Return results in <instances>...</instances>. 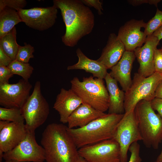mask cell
Wrapping results in <instances>:
<instances>
[{
  "instance_id": "cell-1",
  "label": "cell",
  "mask_w": 162,
  "mask_h": 162,
  "mask_svg": "<svg viewBox=\"0 0 162 162\" xmlns=\"http://www.w3.org/2000/svg\"><path fill=\"white\" fill-rule=\"evenodd\" d=\"M53 5L59 9L65 26L62 36L66 46L73 47L79 40L92 31L94 25V14L89 8L80 0H54Z\"/></svg>"
},
{
  "instance_id": "cell-2",
  "label": "cell",
  "mask_w": 162,
  "mask_h": 162,
  "mask_svg": "<svg viewBox=\"0 0 162 162\" xmlns=\"http://www.w3.org/2000/svg\"><path fill=\"white\" fill-rule=\"evenodd\" d=\"M41 143L46 162H75L79 156L67 126L62 124H49L42 134Z\"/></svg>"
},
{
  "instance_id": "cell-3",
  "label": "cell",
  "mask_w": 162,
  "mask_h": 162,
  "mask_svg": "<svg viewBox=\"0 0 162 162\" xmlns=\"http://www.w3.org/2000/svg\"><path fill=\"white\" fill-rule=\"evenodd\" d=\"M124 114H106L81 128L67 130L76 147L113 139L117 126Z\"/></svg>"
},
{
  "instance_id": "cell-4",
  "label": "cell",
  "mask_w": 162,
  "mask_h": 162,
  "mask_svg": "<svg viewBox=\"0 0 162 162\" xmlns=\"http://www.w3.org/2000/svg\"><path fill=\"white\" fill-rule=\"evenodd\" d=\"M134 110L144 144L148 148L158 149L162 141V118L155 113L150 101H140Z\"/></svg>"
},
{
  "instance_id": "cell-5",
  "label": "cell",
  "mask_w": 162,
  "mask_h": 162,
  "mask_svg": "<svg viewBox=\"0 0 162 162\" xmlns=\"http://www.w3.org/2000/svg\"><path fill=\"white\" fill-rule=\"evenodd\" d=\"M94 77L92 76L84 77L80 81L77 77H74L70 81L71 89L83 103L104 112L109 108L108 92L103 79Z\"/></svg>"
},
{
  "instance_id": "cell-6",
  "label": "cell",
  "mask_w": 162,
  "mask_h": 162,
  "mask_svg": "<svg viewBox=\"0 0 162 162\" xmlns=\"http://www.w3.org/2000/svg\"><path fill=\"white\" fill-rule=\"evenodd\" d=\"M162 81V74L157 72L148 77L135 73L130 86L125 92V113L134 109L142 100L150 102L154 98L156 89Z\"/></svg>"
},
{
  "instance_id": "cell-7",
  "label": "cell",
  "mask_w": 162,
  "mask_h": 162,
  "mask_svg": "<svg viewBox=\"0 0 162 162\" xmlns=\"http://www.w3.org/2000/svg\"><path fill=\"white\" fill-rule=\"evenodd\" d=\"M21 109L26 127L28 130L35 131L46 121L50 107L41 93L40 81L36 82L32 94Z\"/></svg>"
},
{
  "instance_id": "cell-8",
  "label": "cell",
  "mask_w": 162,
  "mask_h": 162,
  "mask_svg": "<svg viewBox=\"0 0 162 162\" xmlns=\"http://www.w3.org/2000/svg\"><path fill=\"white\" fill-rule=\"evenodd\" d=\"M135 109L125 113L119 122L113 138L120 148V162H127L128 152L133 143L142 140Z\"/></svg>"
},
{
  "instance_id": "cell-9",
  "label": "cell",
  "mask_w": 162,
  "mask_h": 162,
  "mask_svg": "<svg viewBox=\"0 0 162 162\" xmlns=\"http://www.w3.org/2000/svg\"><path fill=\"white\" fill-rule=\"evenodd\" d=\"M24 138L14 148L4 153L3 158L15 162H43L45 154L43 147L38 144L35 131L28 130Z\"/></svg>"
},
{
  "instance_id": "cell-10",
  "label": "cell",
  "mask_w": 162,
  "mask_h": 162,
  "mask_svg": "<svg viewBox=\"0 0 162 162\" xmlns=\"http://www.w3.org/2000/svg\"><path fill=\"white\" fill-rule=\"evenodd\" d=\"M80 156L88 162H120V148L113 139L78 149Z\"/></svg>"
},
{
  "instance_id": "cell-11",
  "label": "cell",
  "mask_w": 162,
  "mask_h": 162,
  "mask_svg": "<svg viewBox=\"0 0 162 162\" xmlns=\"http://www.w3.org/2000/svg\"><path fill=\"white\" fill-rule=\"evenodd\" d=\"M57 8L53 5L46 8L35 7L17 10L22 21L27 26L39 31L48 29L55 24Z\"/></svg>"
},
{
  "instance_id": "cell-12",
  "label": "cell",
  "mask_w": 162,
  "mask_h": 162,
  "mask_svg": "<svg viewBox=\"0 0 162 162\" xmlns=\"http://www.w3.org/2000/svg\"><path fill=\"white\" fill-rule=\"evenodd\" d=\"M32 87L28 81L23 79L16 83L0 84V105L6 108H21L29 98Z\"/></svg>"
},
{
  "instance_id": "cell-13",
  "label": "cell",
  "mask_w": 162,
  "mask_h": 162,
  "mask_svg": "<svg viewBox=\"0 0 162 162\" xmlns=\"http://www.w3.org/2000/svg\"><path fill=\"white\" fill-rule=\"evenodd\" d=\"M146 24L143 20L132 19L119 28L117 37L124 45L126 51H134L145 43L147 36L141 29L145 28Z\"/></svg>"
},
{
  "instance_id": "cell-14",
  "label": "cell",
  "mask_w": 162,
  "mask_h": 162,
  "mask_svg": "<svg viewBox=\"0 0 162 162\" xmlns=\"http://www.w3.org/2000/svg\"><path fill=\"white\" fill-rule=\"evenodd\" d=\"M159 42L152 34L148 36L144 45L134 51L139 64L138 73L145 77L149 76L155 72L154 55Z\"/></svg>"
},
{
  "instance_id": "cell-15",
  "label": "cell",
  "mask_w": 162,
  "mask_h": 162,
  "mask_svg": "<svg viewBox=\"0 0 162 162\" xmlns=\"http://www.w3.org/2000/svg\"><path fill=\"white\" fill-rule=\"evenodd\" d=\"M27 130L24 122H9L0 130V152L13 149L25 137Z\"/></svg>"
},
{
  "instance_id": "cell-16",
  "label": "cell",
  "mask_w": 162,
  "mask_h": 162,
  "mask_svg": "<svg viewBox=\"0 0 162 162\" xmlns=\"http://www.w3.org/2000/svg\"><path fill=\"white\" fill-rule=\"evenodd\" d=\"M82 103L81 99L72 89L62 88L56 96L53 108L59 113L60 122L65 124L70 115Z\"/></svg>"
},
{
  "instance_id": "cell-17",
  "label": "cell",
  "mask_w": 162,
  "mask_h": 162,
  "mask_svg": "<svg viewBox=\"0 0 162 162\" xmlns=\"http://www.w3.org/2000/svg\"><path fill=\"white\" fill-rule=\"evenodd\" d=\"M135 58L134 51H125L118 62L110 69V75L119 83L124 92L132 84L131 73Z\"/></svg>"
},
{
  "instance_id": "cell-18",
  "label": "cell",
  "mask_w": 162,
  "mask_h": 162,
  "mask_svg": "<svg viewBox=\"0 0 162 162\" xmlns=\"http://www.w3.org/2000/svg\"><path fill=\"white\" fill-rule=\"evenodd\" d=\"M126 51L125 46L114 33L109 35L107 44L97 60L108 69H110L121 58Z\"/></svg>"
},
{
  "instance_id": "cell-19",
  "label": "cell",
  "mask_w": 162,
  "mask_h": 162,
  "mask_svg": "<svg viewBox=\"0 0 162 162\" xmlns=\"http://www.w3.org/2000/svg\"><path fill=\"white\" fill-rule=\"evenodd\" d=\"M106 114L83 103L68 117L67 127L69 128H82Z\"/></svg>"
},
{
  "instance_id": "cell-20",
  "label": "cell",
  "mask_w": 162,
  "mask_h": 162,
  "mask_svg": "<svg viewBox=\"0 0 162 162\" xmlns=\"http://www.w3.org/2000/svg\"><path fill=\"white\" fill-rule=\"evenodd\" d=\"M109 98L108 113L124 114L125 92L119 88L117 82L109 73L104 78Z\"/></svg>"
},
{
  "instance_id": "cell-21",
  "label": "cell",
  "mask_w": 162,
  "mask_h": 162,
  "mask_svg": "<svg viewBox=\"0 0 162 162\" xmlns=\"http://www.w3.org/2000/svg\"><path fill=\"white\" fill-rule=\"evenodd\" d=\"M76 52L78 58V61L73 65L68 66L67 68L68 70H82L92 74L94 77L104 79L108 72L107 69L103 64L97 60L88 58L80 48L77 49Z\"/></svg>"
},
{
  "instance_id": "cell-22",
  "label": "cell",
  "mask_w": 162,
  "mask_h": 162,
  "mask_svg": "<svg viewBox=\"0 0 162 162\" xmlns=\"http://www.w3.org/2000/svg\"><path fill=\"white\" fill-rule=\"evenodd\" d=\"M22 21L17 11L5 7L0 11V38L9 33Z\"/></svg>"
},
{
  "instance_id": "cell-23",
  "label": "cell",
  "mask_w": 162,
  "mask_h": 162,
  "mask_svg": "<svg viewBox=\"0 0 162 162\" xmlns=\"http://www.w3.org/2000/svg\"><path fill=\"white\" fill-rule=\"evenodd\" d=\"M15 27L9 33L0 38V47L12 61L16 59L20 46L17 43Z\"/></svg>"
},
{
  "instance_id": "cell-24",
  "label": "cell",
  "mask_w": 162,
  "mask_h": 162,
  "mask_svg": "<svg viewBox=\"0 0 162 162\" xmlns=\"http://www.w3.org/2000/svg\"><path fill=\"white\" fill-rule=\"evenodd\" d=\"M12 74L21 76L25 80L28 81L32 75L33 68L28 63H25L16 60L13 61L8 66Z\"/></svg>"
},
{
  "instance_id": "cell-25",
  "label": "cell",
  "mask_w": 162,
  "mask_h": 162,
  "mask_svg": "<svg viewBox=\"0 0 162 162\" xmlns=\"http://www.w3.org/2000/svg\"><path fill=\"white\" fill-rule=\"evenodd\" d=\"M0 120L15 122H24L21 109L16 107H0Z\"/></svg>"
},
{
  "instance_id": "cell-26",
  "label": "cell",
  "mask_w": 162,
  "mask_h": 162,
  "mask_svg": "<svg viewBox=\"0 0 162 162\" xmlns=\"http://www.w3.org/2000/svg\"><path fill=\"white\" fill-rule=\"evenodd\" d=\"M162 26V11L157 8L154 16L146 23L144 32L147 36L152 34Z\"/></svg>"
},
{
  "instance_id": "cell-27",
  "label": "cell",
  "mask_w": 162,
  "mask_h": 162,
  "mask_svg": "<svg viewBox=\"0 0 162 162\" xmlns=\"http://www.w3.org/2000/svg\"><path fill=\"white\" fill-rule=\"evenodd\" d=\"M34 51L33 46L25 43L24 46H20L15 60L22 62L28 63L30 59L34 57L33 53Z\"/></svg>"
},
{
  "instance_id": "cell-28",
  "label": "cell",
  "mask_w": 162,
  "mask_h": 162,
  "mask_svg": "<svg viewBox=\"0 0 162 162\" xmlns=\"http://www.w3.org/2000/svg\"><path fill=\"white\" fill-rule=\"evenodd\" d=\"M26 0H0V11L5 7H7L16 11L23 9L27 4Z\"/></svg>"
},
{
  "instance_id": "cell-29",
  "label": "cell",
  "mask_w": 162,
  "mask_h": 162,
  "mask_svg": "<svg viewBox=\"0 0 162 162\" xmlns=\"http://www.w3.org/2000/svg\"><path fill=\"white\" fill-rule=\"evenodd\" d=\"M130 156L128 162H142L140 154V146L137 142L132 143L129 147V150Z\"/></svg>"
},
{
  "instance_id": "cell-30",
  "label": "cell",
  "mask_w": 162,
  "mask_h": 162,
  "mask_svg": "<svg viewBox=\"0 0 162 162\" xmlns=\"http://www.w3.org/2000/svg\"><path fill=\"white\" fill-rule=\"evenodd\" d=\"M154 63L155 72L162 74V50L161 49L155 51Z\"/></svg>"
},
{
  "instance_id": "cell-31",
  "label": "cell",
  "mask_w": 162,
  "mask_h": 162,
  "mask_svg": "<svg viewBox=\"0 0 162 162\" xmlns=\"http://www.w3.org/2000/svg\"><path fill=\"white\" fill-rule=\"evenodd\" d=\"M13 75L8 67L0 66V84L9 83V79Z\"/></svg>"
},
{
  "instance_id": "cell-32",
  "label": "cell",
  "mask_w": 162,
  "mask_h": 162,
  "mask_svg": "<svg viewBox=\"0 0 162 162\" xmlns=\"http://www.w3.org/2000/svg\"><path fill=\"white\" fill-rule=\"evenodd\" d=\"M81 1L86 6L94 8L97 10L99 15H101L103 14L102 12L103 10L102 6V3L99 0H81Z\"/></svg>"
},
{
  "instance_id": "cell-33",
  "label": "cell",
  "mask_w": 162,
  "mask_h": 162,
  "mask_svg": "<svg viewBox=\"0 0 162 162\" xmlns=\"http://www.w3.org/2000/svg\"><path fill=\"white\" fill-rule=\"evenodd\" d=\"M150 104L152 109L157 111L162 118V99L155 98L150 101Z\"/></svg>"
},
{
  "instance_id": "cell-34",
  "label": "cell",
  "mask_w": 162,
  "mask_h": 162,
  "mask_svg": "<svg viewBox=\"0 0 162 162\" xmlns=\"http://www.w3.org/2000/svg\"><path fill=\"white\" fill-rule=\"evenodd\" d=\"M160 0H129L127 2L134 6H137L143 4H154L157 7L158 4L160 2Z\"/></svg>"
},
{
  "instance_id": "cell-35",
  "label": "cell",
  "mask_w": 162,
  "mask_h": 162,
  "mask_svg": "<svg viewBox=\"0 0 162 162\" xmlns=\"http://www.w3.org/2000/svg\"><path fill=\"white\" fill-rule=\"evenodd\" d=\"M12 61L0 47V66L8 67Z\"/></svg>"
},
{
  "instance_id": "cell-36",
  "label": "cell",
  "mask_w": 162,
  "mask_h": 162,
  "mask_svg": "<svg viewBox=\"0 0 162 162\" xmlns=\"http://www.w3.org/2000/svg\"><path fill=\"white\" fill-rule=\"evenodd\" d=\"M155 98L162 99V81L158 86L155 92Z\"/></svg>"
},
{
  "instance_id": "cell-37",
  "label": "cell",
  "mask_w": 162,
  "mask_h": 162,
  "mask_svg": "<svg viewBox=\"0 0 162 162\" xmlns=\"http://www.w3.org/2000/svg\"><path fill=\"white\" fill-rule=\"evenodd\" d=\"M152 35L160 41L162 39V26L155 31Z\"/></svg>"
},
{
  "instance_id": "cell-38",
  "label": "cell",
  "mask_w": 162,
  "mask_h": 162,
  "mask_svg": "<svg viewBox=\"0 0 162 162\" xmlns=\"http://www.w3.org/2000/svg\"><path fill=\"white\" fill-rule=\"evenodd\" d=\"M9 121L0 120V130L4 127Z\"/></svg>"
},
{
  "instance_id": "cell-39",
  "label": "cell",
  "mask_w": 162,
  "mask_h": 162,
  "mask_svg": "<svg viewBox=\"0 0 162 162\" xmlns=\"http://www.w3.org/2000/svg\"><path fill=\"white\" fill-rule=\"evenodd\" d=\"M75 162H88L85 159L79 156Z\"/></svg>"
},
{
  "instance_id": "cell-40",
  "label": "cell",
  "mask_w": 162,
  "mask_h": 162,
  "mask_svg": "<svg viewBox=\"0 0 162 162\" xmlns=\"http://www.w3.org/2000/svg\"><path fill=\"white\" fill-rule=\"evenodd\" d=\"M156 161L158 162H162V150L157 157Z\"/></svg>"
},
{
  "instance_id": "cell-41",
  "label": "cell",
  "mask_w": 162,
  "mask_h": 162,
  "mask_svg": "<svg viewBox=\"0 0 162 162\" xmlns=\"http://www.w3.org/2000/svg\"><path fill=\"white\" fill-rule=\"evenodd\" d=\"M4 162H15L11 160H5V161Z\"/></svg>"
},
{
  "instance_id": "cell-42",
  "label": "cell",
  "mask_w": 162,
  "mask_h": 162,
  "mask_svg": "<svg viewBox=\"0 0 162 162\" xmlns=\"http://www.w3.org/2000/svg\"><path fill=\"white\" fill-rule=\"evenodd\" d=\"M29 162V161H22V162Z\"/></svg>"
},
{
  "instance_id": "cell-43",
  "label": "cell",
  "mask_w": 162,
  "mask_h": 162,
  "mask_svg": "<svg viewBox=\"0 0 162 162\" xmlns=\"http://www.w3.org/2000/svg\"><path fill=\"white\" fill-rule=\"evenodd\" d=\"M161 50H162V47H161Z\"/></svg>"
},
{
  "instance_id": "cell-44",
  "label": "cell",
  "mask_w": 162,
  "mask_h": 162,
  "mask_svg": "<svg viewBox=\"0 0 162 162\" xmlns=\"http://www.w3.org/2000/svg\"><path fill=\"white\" fill-rule=\"evenodd\" d=\"M154 162H158L157 161H154Z\"/></svg>"
},
{
  "instance_id": "cell-45",
  "label": "cell",
  "mask_w": 162,
  "mask_h": 162,
  "mask_svg": "<svg viewBox=\"0 0 162 162\" xmlns=\"http://www.w3.org/2000/svg\"></svg>"
}]
</instances>
